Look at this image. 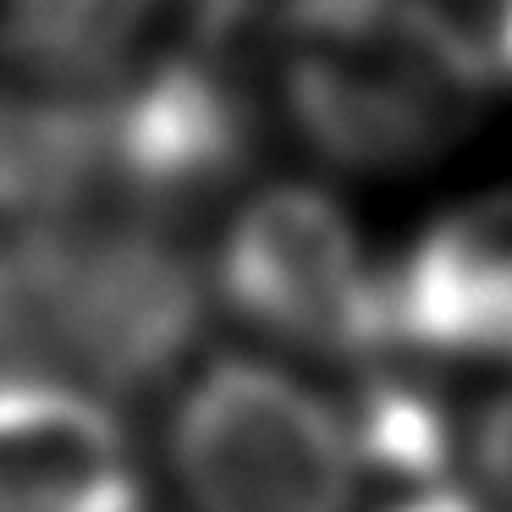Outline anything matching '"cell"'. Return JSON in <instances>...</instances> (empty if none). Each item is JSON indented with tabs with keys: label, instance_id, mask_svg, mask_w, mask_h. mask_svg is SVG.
I'll list each match as a JSON object with an SVG mask.
<instances>
[{
	"label": "cell",
	"instance_id": "ba28073f",
	"mask_svg": "<svg viewBox=\"0 0 512 512\" xmlns=\"http://www.w3.org/2000/svg\"><path fill=\"white\" fill-rule=\"evenodd\" d=\"M105 204V83H0V237Z\"/></svg>",
	"mask_w": 512,
	"mask_h": 512
},
{
	"label": "cell",
	"instance_id": "30bf717a",
	"mask_svg": "<svg viewBox=\"0 0 512 512\" xmlns=\"http://www.w3.org/2000/svg\"><path fill=\"white\" fill-rule=\"evenodd\" d=\"M424 358L391 353L369 358L353 369V391H347V430H353V452L364 474L397 479V485H435L452 468V413L430 375Z\"/></svg>",
	"mask_w": 512,
	"mask_h": 512
},
{
	"label": "cell",
	"instance_id": "52a82bcc",
	"mask_svg": "<svg viewBox=\"0 0 512 512\" xmlns=\"http://www.w3.org/2000/svg\"><path fill=\"white\" fill-rule=\"evenodd\" d=\"M0 512H149L127 424L78 380L0 375Z\"/></svg>",
	"mask_w": 512,
	"mask_h": 512
},
{
	"label": "cell",
	"instance_id": "7a4b0ae2",
	"mask_svg": "<svg viewBox=\"0 0 512 512\" xmlns=\"http://www.w3.org/2000/svg\"><path fill=\"white\" fill-rule=\"evenodd\" d=\"M12 243L45 369L61 364L111 397H144L204 336L210 287L171 221L94 204Z\"/></svg>",
	"mask_w": 512,
	"mask_h": 512
},
{
	"label": "cell",
	"instance_id": "8992f818",
	"mask_svg": "<svg viewBox=\"0 0 512 512\" xmlns=\"http://www.w3.org/2000/svg\"><path fill=\"white\" fill-rule=\"evenodd\" d=\"M386 325L424 364H512V193L435 215L391 259Z\"/></svg>",
	"mask_w": 512,
	"mask_h": 512
},
{
	"label": "cell",
	"instance_id": "7c38bea8",
	"mask_svg": "<svg viewBox=\"0 0 512 512\" xmlns=\"http://www.w3.org/2000/svg\"><path fill=\"white\" fill-rule=\"evenodd\" d=\"M386 512H485V507H479L474 496H463V490H452V485L435 479V485H413L408 496L391 501Z\"/></svg>",
	"mask_w": 512,
	"mask_h": 512
},
{
	"label": "cell",
	"instance_id": "3957f363",
	"mask_svg": "<svg viewBox=\"0 0 512 512\" xmlns=\"http://www.w3.org/2000/svg\"><path fill=\"white\" fill-rule=\"evenodd\" d=\"M171 474L188 512H353L347 413L276 358L226 353L171 408Z\"/></svg>",
	"mask_w": 512,
	"mask_h": 512
},
{
	"label": "cell",
	"instance_id": "4fadbf2b",
	"mask_svg": "<svg viewBox=\"0 0 512 512\" xmlns=\"http://www.w3.org/2000/svg\"><path fill=\"white\" fill-rule=\"evenodd\" d=\"M490 61H496L501 78H512V0H501V12H496V28H490Z\"/></svg>",
	"mask_w": 512,
	"mask_h": 512
},
{
	"label": "cell",
	"instance_id": "277c9868",
	"mask_svg": "<svg viewBox=\"0 0 512 512\" xmlns=\"http://www.w3.org/2000/svg\"><path fill=\"white\" fill-rule=\"evenodd\" d=\"M210 287L237 325L347 375L391 353L386 270L369 265L347 204L314 182H270L237 204Z\"/></svg>",
	"mask_w": 512,
	"mask_h": 512
},
{
	"label": "cell",
	"instance_id": "5b68a950",
	"mask_svg": "<svg viewBox=\"0 0 512 512\" xmlns=\"http://www.w3.org/2000/svg\"><path fill=\"white\" fill-rule=\"evenodd\" d=\"M259 149V100L237 72V45L182 34L105 83V204L182 215L232 193Z\"/></svg>",
	"mask_w": 512,
	"mask_h": 512
},
{
	"label": "cell",
	"instance_id": "6da1fadb",
	"mask_svg": "<svg viewBox=\"0 0 512 512\" xmlns=\"http://www.w3.org/2000/svg\"><path fill=\"white\" fill-rule=\"evenodd\" d=\"M270 72L281 116L325 166L391 177L479 122L496 61L435 0H287L270 17Z\"/></svg>",
	"mask_w": 512,
	"mask_h": 512
},
{
	"label": "cell",
	"instance_id": "9c48e42d",
	"mask_svg": "<svg viewBox=\"0 0 512 512\" xmlns=\"http://www.w3.org/2000/svg\"><path fill=\"white\" fill-rule=\"evenodd\" d=\"M171 0H0V61L45 83H111Z\"/></svg>",
	"mask_w": 512,
	"mask_h": 512
},
{
	"label": "cell",
	"instance_id": "8fae6325",
	"mask_svg": "<svg viewBox=\"0 0 512 512\" xmlns=\"http://www.w3.org/2000/svg\"><path fill=\"white\" fill-rule=\"evenodd\" d=\"M474 468L490 485V496L512 512V386L490 397L474 419Z\"/></svg>",
	"mask_w": 512,
	"mask_h": 512
}]
</instances>
